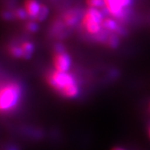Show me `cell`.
<instances>
[{
    "instance_id": "cell-16",
    "label": "cell",
    "mask_w": 150,
    "mask_h": 150,
    "mask_svg": "<svg viewBox=\"0 0 150 150\" xmlns=\"http://www.w3.org/2000/svg\"><path fill=\"white\" fill-rule=\"evenodd\" d=\"M149 137H150V127H149Z\"/></svg>"
},
{
    "instance_id": "cell-15",
    "label": "cell",
    "mask_w": 150,
    "mask_h": 150,
    "mask_svg": "<svg viewBox=\"0 0 150 150\" xmlns=\"http://www.w3.org/2000/svg\"><path fill=\"white\" fill-rule=\"evenodd\" d=\"M111 150H125L124 149H122L120 147H114V148H112Z\"/></svg>"
},
{
    "instance_id": "cell-3",
    "label": "cell",
    "mask_w": 150,
    "mask_h": 150,
    "mask_svg": "<svg viewBox=\"0 0 150 150\" xmlns=\"http://www.w3.org/2000/svg\"><path fill=\"white\" fill-rule=\"evenodd\" d=\"M103 15L100 9L88 8L81 17V25L84 32L93 38L102 31Z\"/></svg>"
},
{
    "instance_id": "cell-10",
    "label": "cell",
    "mask_w": 150,
    "mask_h": 150,
    "mask_svg": "<svg viewBox=\"0 0 150 150\" xmlns=\"http://www.w3.org/2000/svg\"><path fill=\"white\" fill-rule=\"evenodd\" d=\"M48 14H49V9H48V8L46 6H45V5H42V7H41L40 12L38 13V16L37 18H36V21H38V22H42V21H44L47 18Z\"/></svg>"
},
{
    "instance_id": "cell-5",
    "label": "cell",
    "mask_w": 150,
    "mask_h": 150,
    "mask_svg": "<svg viewBox=\"0 0 150 150\" xmlns=\"http://www.w3.org/2000/svg\"><path fill=\"white\" fill-rule=\"evenodd\" d=\"M52 63L54 70L60 72H68L71 65V58L66 52L64 45L58 44L55 46L52 57Z\"/></svg>"
},
{
    "instance_id": "cell-4",
    "label": "cell",
    "mask_w": 150,
    "mask_h": 150,
    "mask_svg": "<svg viewBox=\"0 0 150 150\" xmlns=\"http://www.w3.org/2000/svg\"><path fill=\"white\" fill-rule=\"evenodd\" d=\"M104 8L114 18L122 19L127 14L132 0H103Z\"/></svg>"
},
{
    "instance_id": "cell-14",
    "label": "cell",
    "mask_w": 150,
    "mask_h": 150,
    "mask_svg": "<svg viewBox=\"0 0 150 150\" xmlns=\"http://www.w3.org/2000/svg\"><path fill=\"white\" fill-rule=\"evenodd\" d=\"M12 16L13 15L11 13V12H6L3 13V17L6 18V20H8V19H11L12 18Z\"/></svg>"
},
{
    "instance_id": "cell-11",
    "label": "cell",
    "mask_w": 150,
    "mask_h": 150,
    "mask_svg": "<svg viewBox=\"0 0 150 150\" xmlns=\"http://www.w3.org/2000/svg\"><path fill=\"white\" fill-rule=\"evenodd\" d=\"M87 5L89 8L100 9L104 7V2L103 0H87Z\"/></svg>"
},
{
    "instance_id": "cell-13",
    "label": "cell",
    "mask_w": 150,
    "mask_h": 150,
    "mask_svg": "<svg viewBox=\"0 0 150 150\" xmlns=\"http://www.w3.org/2000/svg\"><path fill=\"white\" fill-rule=\"evenodd\" d=\"M14 16L20 20L25 19L28 17L27 12H26L25 8H18V9H16L14 13Z\"/></svg>"
},
{
    "instance_id": "cell-9",
    "label": "cell",
    "mask_w": 150,
    "mask_h": 150,
    "mask_svg": "<svg viewBox=\"0 0 150 150\" xmlns=\"http://www.w3.org/2000/svg\"><path fill=\"white\" fill-rule=\"evenodd\" d=\"M102 28L107 32H113L118 35H122V28L119 25L117 22L113 18H104L102 22Z\"/></svg>"
},
{
    "instance_id": "cell-7",
    "label": "cell",
    "mask_w": 150,
    "mask_h": 150,
    "mask_svg": "<svg viewBox=\"0 0 150 150\" xmlns=\"http://www.w3.org/2000/svg\"><path fill=\"white\" fill-rule=\"evenodd\" d=\"M81 18L80 12L77 9L68 10L63 16L62 22L67 28H71L75 25Z\"/></svg>"
},
{
    "instance_id": "cell-8",
    "label": "cell",
    "mask_w": 150,
    "mask_h": 150,
    "mask_svg": "<svg viewBox=\"0 0 150 150\" xmlns=\"http://www.w3.org/2000/svg\"><path fill=\"white\" fill-rule=\"evenodd\" d=\"M17 44L20 52V59H29L35 52L34 44L30 41H24Z\"/></svg>"
},
{
    "instance_id": "cell-12",
    "label": "cell",
    "mask_w": 150,
    "mask_h": 150,
    "mask_svg": "<svg viewBox=\"0 0 150 150\" xmlns=\"http://www.w3.org/2000/svg\"><path fill=\"white\" fill-rule=\"evenodd\" d=\"M25 30L30 33L36 32L38 30V25L37 24V21L35 20H31L28 22L25 25Z\"/></svg>"
},
{
    "instance_id": "cell-1",
    "label": "cell",
    "mask_w": 150,
    "mask_h": 150,
    "mask_svg": "<svg viewBox=\"0 0 150 150\" xmlns=\"http://www.w3.org/2000/svg\"><path fill=\"white\" fill-rule=\"evenodd\" d=\"M50 87L65 98H75L79 94L80 88L74 76L69 72L50 71L45 76Z\"/></svg>"
},
{
    "instance_id": "cell-6",
    "label": "cell",
    "mask_w": 150,
    "mask_h": 150,
    "mask_svg": "<svg viewBox=\"0 0 150 150\" xmlns=\"http://www.w3.org/2000/svg\"><path fill=\"white\" fill-rule=\"evenodd\" d=\"M42 7V4H40L38 0H25V9L28 17L32 20L37 18L38 13Z\"/></svg>"
},
{
    "instance_id": "cell-2",
    "label": "cell",
    "mask_w": 150,
    "mask_h": 150,
    "mask_svg": "<svg viewBox=\"0 0 150 150\" xmlns=\"http://www.w3.org/2000/svg\"><path fill=\"white\" fill-rule=\"evenodd\" d=\"M22 96V87L16 81L2 83L0 93V110L3 112L12 110L18 104Z\"/></svg>"
}]
</instances>
